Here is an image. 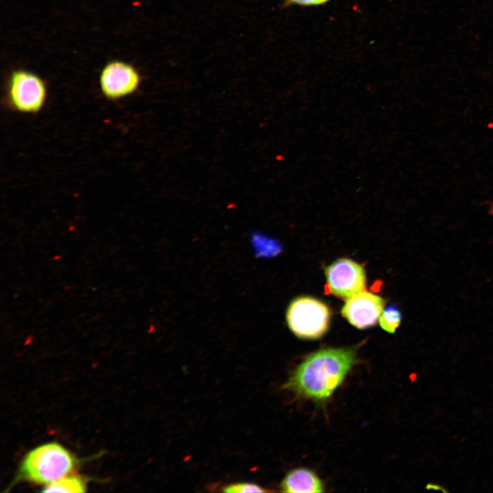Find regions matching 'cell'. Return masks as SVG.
<instances>
[{"label": "cell", "instance_id": "14", "mask_svg": "<svg viewBox=\"0 0 493 493\" xmlns=\"http://www.w3.org/2000/svg\"><path fill=\"white\" fill-rule=\"evenodd\" d=\"M61 258H62V256L60 255H58L53 256V257L52 259L53 260H60Z\"/></svg>", "mask_w": 493, "mask_h": 493}, {"label": "cell", "instance_id": "3", "mask_svg": "<svg viewBox=\"0 0 493 493\" xmlns=\"http://www.w3.org/2000/svg\"><path fill=\"white\" fill-rule=\"evenodd\" d=\"M286 320L289 329L296 337L316 340L328 330L330 311L326 304L316 299L300 296L290 303Z\"/></svg>", "mask_w": 493, "mask_h": 493}, {"label": "cell", "instance_id": "7", "mask_svg": "<svg viewBox=\"0 0 493 493\" xmlns=\"http://www.w3.org/2000/svg\"><path fill=\"white\" fill-rule=\"evenodd\" d=\"M384 304L383 298L364 290L346 299L342 314L354 327L366 329L377 323Z\"/></svg>", "mask_w": 493, "mask_h": 493}, {"label": "cell", "instance_id": "13", "mask_svg": "<svg viewBox=\"0 0 493 493\" xmlns=\"http://www.w3.org/2000/svg\"><path fill=\"white\" fill-rule=\"evenodd\" d=\"M426 488L429 489V490L431 489V490H440L442 492H447L444 488H443V487H442L439 485H437V484H434V483L427 484L426 486Z\"/></svg>", "mask_w": 493, "mask_h": 493}, {"label": "cell", "instance_id": "11", "mask_svg": "<svg viewBox=\"0 0 493 493\" xmlns=\"http://www.w3.org/2000/svg\"><path fill=\"white\" fill-rule=\"evenodd\" d=\"M223 492L231 493H242V492H266L268 490L263 488L262 486L249 482H241L227 485L223 487Z\"/></svg>", "mask_w": 493, "mask_h": 493}, {"label": "cell", "instance_id": "4", "mask_svg": "<svg viewBox=\"0 0 493 493\" xmlns=\"http://www.w3.org/2000/svg\"><path fill=\"white\" fill-rule=\"evenodd\" d=\"M47 95L45 81L37 74L23 68L13 70L8 79L6 99L12 110L35 114L43 108Z\"/></svg>", "mask_w": 493, "mask_h": 493}, {"label": "cell", "instance_id": "5", "mask_svg": "<svg viewBox=\"0 0 493 493\" xmlns=\"http://www.w3.org/2000/svg\"><path fill=\"white\" fill-rule=\"evenodd\" d=\"M141 83L138 71L122 60H111L103 67L99 75V86L109 100H118L135 92Z\"/></svg>", "mask_w": 493, "mask_h": 493}, {"label": "cell", "instance_id": "12", "mask_svg": "<svg viewBox=\"0 0 493 493\" xmlns=\"http://www.w3.org/2000/svg\"><path fill=\"white\" fill-rule=\"evenodd\" d=\"M331 0H284L282 6L283 8L298 5L301 7L318 6L324 5Z\"/></svg>", "mask_w": 493, "mask_h": 493}, {"label": "cell", "instance_id": "9", "mask_svg": "<svg viewBox=\"0 0 493 493\" xmlns=\"http://www.w3.org/2000/svg\"><path fill=\"white\" fill-rule=\"evenodd\" d=\"M86 491V485L81 478L68 477L61 478L47 484L42 490L44 492H82Z\"/></svg>", "mask_w": 493, "mask_h": 493}, {"label": "cell", "instance_id": "1", "mask_svg": "<svg viewBox=\"0 0 493 493\" xmlns=\"http://www.w3.org/2000/svg\"><path fill=\"white\" fill-rule=\"evenodd\" d=\"M357 362L353 348H327L308 355L283 388L316 403L327 402Z\"/></svg>", "mask_w": 493, "mask_h": 493}, {"label": "cell", "instance_id": "2", "mask_svg": "<svg viewBox=\"0 0 493 493\" xmlns=\"http://www.w3.org/2000/svg\"><path fill=\"white\" fill-rule=\"evenodd\" d=\"M73 465L74 459L67 450L57 443H49L27 454L20 473L29 481L49 484L68 474Z\"/></svg>", "mask_w": 493, "mask_h": 493}, {"label": "cell", "instance_id": "6", "mask_svg": "<svg viewBox=\"0 0 493 493\" xmlns=\"http://www.w3.org/2000/svg\"><path fill=\"white\" fill-rule=\"evenodd\" d=\"M326 291L342 299L362 291L366 286V273L358 263L347 258L336 260L325 270Z\"/></svg>", "mask_w": 493, "mask_h": 493}, {"label": "cell", "instance_id": "10", "mask_svg": "<svg viewBox=\"0 0 493 493\" xmlns=\"http://www.w3.org/2000/svg\"><path fill=\"white\" fill-rule=\"evenodd\" d=\"M402 320V313L394 305L387 307L381 313L379 323L385 331L393 333L399 327Z\"/></svg>", "mask_w": 493, "mask_h": 493}, {"label": "cell", "instance_id": "8", "mask_svg": "<svg viewBox=\"0 0 493 493\" xmlns=\"http://www.w3.org/2000/svg\"><path fill=\"white\" fill-rule=\"evenodd\" d=\"M284 492L314 493L325 491L321 479L312 470L305 468H294L289 471L281 483Z\"/></svg>", "mask_w": 493, "mask_h": 493}]
</instances>
